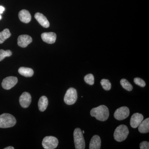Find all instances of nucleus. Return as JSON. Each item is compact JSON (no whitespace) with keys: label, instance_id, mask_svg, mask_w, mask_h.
I'll return each instance as SVG.
<instances>
[{"label":"nucleus","instance_id":"nucleus-18","mask_svg":"<svg viewBox=\"0 0 149 149\" xmlns=\"http://www.w3.org/2000/svg\"><path fill=\"white\" fill-rule=\"evenodd\" d=\"M18 72L21 75L25 77H31L34 74V71L32 68L23 67L19 68Z\"/></svg>","mask_w":149,"mask_h":149},{"label":"nucleus","instance_id":"nucleus-29","mask_svg":"<svg viewBox=\"0 0 149 149\" xmlns=\"http://www.w3.org/2000/svg\"><path fill=\"white\" fill-rule=\"evenodd\" d=\"M82 132H83V133H85V132H84V130H83V131H82Z\"/></svg>","mask_w":149,"mask_h":149},{"label":"nucleus","instance_id":"nucleus-25","mask_svg":"<svg viewBox=\"0 0 149 149\" xmlns=\"http://www.w3.org/2000/svg\"><path fill=\"white\" fill-rule=\"evenodd\" d=\"M140 148L141 149H149V143L147 141H143L140 144Z\"/></svg>","mask_w":149,"mask_h":149},{"label":"nucleus","instance_id":"nucleus-4","mask_svg":"<svg viewBox=\"0 0 149 149\" xmlns=\"http://www.w3.org/2000/svg\"><path fill=\"white\" fill-rule=\"evenodd\" d=\"M73 136L75 149H85V139L83 136V132L80 128H76L74 129Z\"/></svg>","mask_w":149,"mask_h":149},{"label":"nucleus","instance_id":"nucleus-9","mask_svg":"<svg viewBox=\"0 0 149 149\" xmlns=\"http://www.w3.org/2000/svg\"><path fill=\"white\" fill-rule=\"evenodd\" d=\"M32 101L31 95L27 92H24L22 94L19 99V103L22 108H27L29 107Z\"/></svg>","mask_w":149,"mask_h":149},{"label":"nucleus","instance_id":"nucleus-27","mask_svg":"<svg viewBox=\"0 0 149 149\" xmlns=\"http://www.w3.org/2000/svg\"><path fill=\"white\" fill-rule=\"evenodd\" d=\"M4 149H14V148L12 146H8L5 148Z\"/></svg>","mask_w":149,"mask_h":149},{"label":"nucleus","instance_id":"nucleus-1","mask_svg":"<svg viewBox=\"0 0 149 149\" xmlns=\"http://www.w3.org/2000/svg\"><path fill=\"white\" fill-rule=\"evenodd\" d=\"M91 115L100 121H106L109 117V110L107 107L102 105L91 109Z\"/></svg>","mask_w":149,"mask_h":149},{"label":"nucleus","instance_id":"nucleus-8","mask_svg":"<svg viewBox=\"0 0 149 149\" xmlns=\"http://www.w3.org/2000/svg\"><path fill=\"white\" fill-rule=\"evenodd\" d=\"M18 82V79L16 77L9 76L4 79L2 83V87L6 90H10L14 87Z\"/></svg>","mask_w":149,"mask_h":149},{"label":"nucleus","instance_id":"nucleus-19","mask_svg":"<svg viewBox=\"0 0 149 149\" xmlns=\"http://www.w3.org/2000/svg\"><path fill=\"white\" fill-rule=\"evenodd\" d=\"M11 35V34L8 29H4L0 32V44H2L6 39L9 38Z\"/></svg>","mask_w":149,"mask_h":149},{"label":"nucleus","instance_id":"nucleus-12","mask_svg":"<svg viewBox=\"0 0 149 149\" xmlns=\"http://www.w3.org/2000/svg\"><path fill=\"white\" fill-rule=\"evenodd\" d=\"M42 40L48 44H52L55 42L56 35L53 32H45L41 35Z\"/></svg>","mask_w":149,"mask_h":149},{"label":"nucleus","instance_id":"nucleus-11","mask_svg":"<svg viewBox=\"0 0 149 149\" xmlns=\"http://www.w3.org/2000/svg\"><path fill=\"white\" fill-rule=\"evenodd\" d=\"M32 37L28 35H21L19 36L17 39L18 46L22 48L26 47L29 44L32 42Z\"/></svg>","mask_w":149,"mask_h":149},{"label":"nucleus","instance_id":"nucleus-14","mask_svg":"<svg viewBox=\"0 0 149 149\" xmlns=\"http://www.w3.org/2000/svg\"><path fill=\"white\" fill-rule=\"evenodd\" d=\"M101 146V140L100 136L98 135H95L91 139L90 143L89 149H100Z\"/></svg>","mask_w":149,"mask_h":149},{"label":"nucleus","instance_id":"nucleus-21","mask_svg":"<svg viewBox=\"0 0 149 149\" xmlns=\"http://www.w3.org/2000/svg\"><path fill=\"white\" fill-rule=\"evenodd\" d=\"M100 83L103 88L105 91H109L111 89V83L110 82L109 80L107 79H102Z\"/></svg>","mask_w":149,"mask_h":149},{"label":"nucleus","instance_id":"nucleus-5","mask_svg":"<svg viewBox=\"0 0 149 149\" xmlns=\"http://www.w3.org/2000/svg\"><path fill=\"white\" fill-rule=\"evenodd\" d=\"M77 98V92L76 89L70 88L66 91L64 96V101L67 104L72 105L75 103Z\"/></svg>","mask_w":149,"mask_h":149},{"label":"nucleus","instance_id":"nucleus-3","mask_svg":"<svg viewBox=\"0 0 149 149\" xmlns=\"http://www.w3.org/2000/svg\"><path fill=\"white\" fill-rule=\"evenodd\" d=\"M128 134L129 130L127 126L124 125H121L118 126L115 130L113 136L116 141L120 142L126 139Z\"/></svg>","mask_w":149,"mask_h":149},{"label":"nucleus","instance_id":"nucleus-10","mask_svg":"<svg viewBox=\"0 0 149 149\" xmlns=\"http://www.w3.org/2000/svg\"><path fill=\"white\" fill-rule=\"evenodd\" d=\"M143 116L141 113H134L131 116L130 120V126L133 128H137L143 120Z\"/></svg>","mask_w":149,"mask_h":149},{"label":"nucleus","instance_id":"nucleus-28","mask_svg":"<svg viewBox=\"0 0 149 149\" xmlns=\"http://www.w3.org/2000/svg\"><path fill=\"white\" fill-rule=\"evenodd\" d=\"M1 18H2L1 16V14H0V19H1Z\"/></svg>","mask_w":149,"mask_h":149},{"label":"nucleus","instance_id":"nucleus-17","mask_svg":"<svg viewBox=\"0 0 149 149\" xmlns=\"http://www.w3.org/2000/svg\"><path fill=\"white\" fill-rule=\"evenodd\" d=\"M48 105L47 98L45 96H43L40 98L38 102V107L40 111H44L47 109Z\"/></svg>","mask_w":149,"mask_h":149},{"label":"nucleus","instance_id":"nucleus-2","mask_svg":"<svg viewBox=\"0 0 149 149\" xmlns=\"http://www.w3.org/2000/svg\"><path fill=\"white\" fill-rule=\"evenodd\" d=\"M16 123V119L11 114L5 113L0 115V128H10Z\"/></svg>","mask_w":149,"mask_h":149},{"label":"nucleus","instance_id":"nucleus-6","mask_svg":"<svg viewBox=\"0 0 149 149\" xmlns=\"http://www.w3.org/2000/svg\"><path fill=\"white\" fill-rule=\"evenodd\" d=\"M58 139L54 136H46L43 139L42 145L45 149H54L58 146Z\"/></svg>","mask_w":149,"mask_h":149},{"label":"nucleus","instance_id":"nucleus-23","mask_svg":"<svg viewBox=\"0 0 149 149\" xmlns=\"http://www.w3.org/2000/svg\"><path fill=\"white\" fill-rule=\"evenodd\" d=\"M84 80L86 83L89 85H94L95 83V78L94 75L92 74H88L85 75L84 77Z\"/></svg>","mask_w":149,"mask_h":149},{"label":"nucleus","instance_id":"nucleus-16","mask_svg":"<svg viewBox=\"0 0 149 149\" xmlns=\"http://www.w3.org/2000/svg\"><path fill=\"white\" fill-rule=\"evenodd\" d=\"M138 127H139V130L140 133H148L149 132V118H148L145 120H143Z\"/></svg>","mask_w":149,"mask_h":149},{"label":"nucleus","instance_id":"nucleus-15","mask_svg":"<svg viewBox=\"0 0 149 149\" xmlns=\"http://www.w3.org/2000/svg\"><path fill=\"white\" fill-rule=\"evenodd\" d=\"M19 17L20 21L25 23H29L31 20V14L26 10H22L19 12Z\"/></svg>","mask_w":149,"mask_h":149},{"label":"nucleus","instance_id":"nucleus-22","mask_svg":"<svg viewBox=\"0 0 149 149\" xmlns=\"http://www.w3.org/2000/svg\"><path fill=\"white\" fill-rule=\"evenodd\" d=\"M12 55V52L9 50L6 51L3 49L0 50V61H2L6 57L10 56Z\"/></svg>","mask_w":149,"mask_h":149},{"label":"nucleus","instance_id":"nucleus-20","mask_svg":"<svg viewBox=\"0 0 149 149\" xmlns=\"http://www.w3.org/2000/svg\"><path fill=\"white\" fill-rule=\"evenodd\" d=\"M120 84L123 88L128 91H131L133 90V87L132 85L125 79H122L120 80Z\"/></svg>","mask_w":149,"mask_h":149},{"label":"nucleus","instance_id":"nucleus-24","mask_svg":"<svg viewBox=\"0 0 149 149\" xmlns=\"http://www.w3.org/2000/svg\"><path fill=\"white\" fill-rule=\"evenodd\" d=\"M134 82L136 85H139L140 87L143 88L146 86V84L145 81L143 79L139 77H136L134 78Z\"/></svg>","mask_w":149,"mask_h":149},{"label":"nucleus","instance_id":"nucleus-13","mask_svg":"<svg viewBox=\"0 0 149 149\" xmlns=\"http://www.w3.org/2000/svg\"><path fill=\"white\" fill-rule=\"evenodd\" d=\"M35 17L42 27L45 28H48L49 27V22L47 17L42 14L37 13L35 14Z\"/></svg>","mask_w":149,"mask_h":149},{"label":"nucleus","instance_id":"nucleus-26","mask_svg":"<svg viewBox=\"0 0 149 149\" xmlns=\"http://www.w3.org/2000/svg\"><path fill=\"white\" fill-rule=\"evenodd\" d=\"M5 8L3 7V6H0V14L3 13L4 11Z\"/></svg>","mask_w":149,"mask_h":149},{"label":"nucleus","instance_id":"nucleus-7","mask_svg":"<svg viewBox=\"0 0 149 149\" xmlns=\"http://www.w3.org/2000/svg\"><path fill=\"white\" fill-rule=\"evenodd\" d=\"M130 110L126 107H122L116 110L114 113V117L118 120H124L129 116Z\"/></svg>","mask_w":149,"mask_h":149}]
</instances>
